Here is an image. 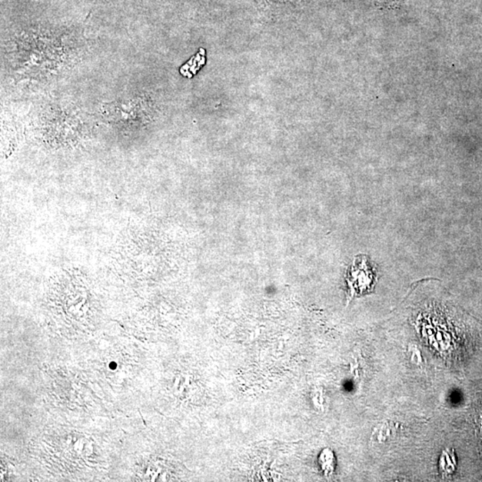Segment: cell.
<instances>
[{
	"instance_id": "obj_1",
	"label": "cell",
	"mask_w": 482,
	"mask_h": 482,
	"mask_svg": "<svg viewBox=\"0 0 482 482\" xmlns=\"http://www.w3.org/2000/svg\"><path fill=\"white\" fill-rule=\"evenodd\" d=\"M374 276L369 267L365 255L355 258L350 268L348 269L347 281L350 297L367 294L374 288Z\"/></svg>"
}]
</instances>
